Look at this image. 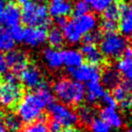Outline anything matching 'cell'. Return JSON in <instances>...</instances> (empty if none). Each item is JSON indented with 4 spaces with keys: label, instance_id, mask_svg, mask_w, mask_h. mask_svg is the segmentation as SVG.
Masks as SVG:
<instances>
[{
    "label": "cell",
    "instance_id": "1",
    "mask_svg": "<svg viewBox=\"0 0 132 132\" xmlns=\"http://www.w3.org/2000/svg\"><path fill=\"white\" fill-rule=\"evenodd\" d=\"M52 92L63 104L78 105L85 99L86 89L83 84L72 79L59 78L53 84Z\"/></svg>",
    "mask_w": 132,
    "mask_h": 132
},
{
    "label": "cell",
    "instance_id": "2",
    "mask_svg": "<svg viewBox=\"0 0 132 132\" xmlns=\"http://www.w3.org/2000/svg\"><path fill=\"white\" fill-rule=\"evenodd\" d=\"M46 106L44 99L36 91L28 92L22 95L16 106V116L26 125L39 121L44 117L43 112Z\"/></svg>",
    "mask_w": 132,
    "mask_h": 132
},
{
    "label": "cell",
    "instance_id": "3",
    "mask_svg": "<svg viewBox=\"0 0 132 132\" xmlns=\"http://www.w3.org/2000/svg\"><path fill=\"white\" fill-rule=\"evenodd\" d=\"M20 21L27 27H44L45 29L51 23L47 7L29 0L20 9Z\"/></svg>",
    "mask_w": 132,
    "mask_h": 132
},
{
    "label": "cell",
    "instance_id": "4",
    "mask_svg": "<svg viewBox=\"0 0 132 132\" xmlns=\"http://www.w3.org/2000/svg\"><path fill=\"white\" fill-rule=\"evenodd\" d=\"M127 46V40L122 35L117 33L105 34L99 42V50L102 56L109 59H118L122 56Z\"/></svg>",
    "mask_w": 132,
    "mask_h": 132
},
{
    "label": "cell",
    "instance_id": "5",
    "mask_svg": "<svg viewBox=\"0 0 132 132\" xmlns=\"http://www.w3.org/2000/svg\"><path fill=\"white\" fill-rule=\"evenodd\" d=\"M48 112L52 121H57L63 127H73L78 122V117L75 111L61 102H53L48 106Z\"/></svg>",
    "mask_w": 132,
    "mask_h": 132
},
{
    "label": "cell",
    "instance_id": "6",
    "mask_svg": "<svg viewBox=\"0 0 132 132\" xmlns=\"http://www.w3.org/2000/svg\"><path fill=\"white\" fill-rule=\"evenodd\" d=\"M67 71L72 80L79 82L81 84L98 81L100 79V70L97 66L91 65L89 63L82 64L77 68L67 69Z\"/></svg>",
    "mask_w": 132,
    "mask_h": 132
},
{
    "label": "cell",
    "instance_id": "7",
    "mask_svg": "<svg viewBox=\"0 0 132 132\" xmlns=\"http://www.w3.org/2000/svg\"><path fill=\"white\" fill-rule=\"evenodd\" d=\"M22 95V89L18 83H0V104L5 108H12L18 105Z\"/></svg>",
    "mask_w": 132,
    "mask_h": 132
},
{
    "label": "cell",
    "instance_id": "8",
    "mask_svg": "<svg viewBox=\"0 0 132 132\" xmlns=\"http://www.w3.org/2000/svg\"><path fill=\"white\" fill-rule=\"evenodd\" d=\"M19 80L26 88L37 89L44 79L42 71L37 66L27 65L25 69L19 72Z\"/></svg>",
    "mask_w": 132,
    "mask_h": 132
},
{
    "label": "cell",
    "instance_id": "9",
    "mask_svg": "<svg viewBox=\"0 0 132 132\" xmlns=\"http://www.w3.org/2000/svg\"><path fill=\"white\" fill-rule=\"evenodd\" d=\"M47 31L44 27H27L24 29L23 43L32 48L39 47L46 42Z\"/></svg>",
    "mask_w": 132,
    "mask_h": 132
},
{
    "label": "cell",
    "instance_id": "10",
    "mask_svg": "<svg viewBox=\"0 0 132 132\" xmlns=\"http://www.w3.org/2000/svg\"><path fill=\"white\" fill-rule=\"evenodd\" d=\"M70 21L71 22L74 29L82 37L85 34L95 30L97 26V18L94 14H90V13L83 15H79V16H74L73 19H71Z\"/></svg>",
    "mask_w": 132,
    "mask_h": 132
},
{
    "label": "cell",
    "instance_id": "11",
    "mask_svg": "<svg viewBox=\"0 0 132 132\" xmlns=\"http://www.w3.org/2000/svg\"><path fill=\"white\" fill-rule=\"evenodd\" d=\"M5 60L7 67L11 69L12 72L15 74L19 73L28 65V58L26 53L18 49H13L11 51L7 52V54L5 55Z\"/></svg>",
    "mask_w": 132,
    "mask_h": 132
},
{
    "label": "cell",
    "instance_id": "12",
    "mask_svg": "<svg viewBox=\"0 0 132 132\" xmlns=\"http://www.w3.org/2000/svg\"><path fill=\"white\" fill-rule=\"evenodd\" d=\"M20 21V8L15 3H8L5 5L1 22L4 25L11 28L13 26L19 24Z\"/></svg>",
    "mask_w": 132,
    "mask_h": 132
},
{
    "label": "cell",
    "instance_id": "13",
    "mask_svg": "<svg viewBox=\"0 0 132 132\" xmlns=\"http://www.w3.org/2000/svg\"><path fill=\"white\" fill-rule=\"evenodd\" d=\"M99 118L106 122L110 127L121 128L123 125V120L121 115L117 111L116 108L103 107L99 111Z\"/></svg>",
    "mask_w": 132,
    "mask_h": 132
},
{
    "label": "cell",
    "instance_id": "14",
    "mask_svg": "<svg viewBox=\"0 0 132 132\" xmlns=\"http://www.w3.org/2000/svg\"><path fill=\"white\" fill-rule=\"evenodd\" d=\"M43 58L45 65L51 70H58L63 66L62 52L56 48H44L43 51Z\"/></svg>",
    "mask_w": 132,
    "mask_h": 132
},
{
    "label": "cell",
    "instance_id": "15",
    "mask_svg": "<svg viewBox=\"0 0 132 132\" xmlns=\"http://www.w3.org/2000/svg\"><path fill=\"white\" fill-rule=\"evenodd\" d=\"M61 52L63 57V65H65L68 69L77 68L83 64L84 58L79 50L74 48H68Z\"/></svg>",
    "mask_w": 132,
    "mask_h": 132
},
{
    "label": "cell",
    "instance_id": "16",
    "mask_svg": "<svg viewBox=\"0 0 132 132\" xmlns=\"http://www.w3.org/2000/svg\"><path fill=\"white\" fill-rule=\"evenodd\" d=\"M86 95L85 99L90 104H94L97 100H100L104 94H105V88L102 86V84L99 81L90 82L87 84L86 87Z\"/></svg>",
    "mask_w": 132,
    "mask_h": 132
},
{
    "label": "cell",
    "instance_id": "17",
    "mask_svg": "<svg viewBox=\"0 0 132 132\" xmlns=\"http://www.w3.org/2000/svg\"><path fill=\"white\" fill-rule=\"evenodd\" d=\"M100 79L102 86L107 89L113 90L121 84V74L114 68H106L100 73Z\"/></svg>",
    "mask_w": 132,
    "mask_h": 132
},
{
    "label": "cell",
    "instance_id": "18",
    "mask_svg": "<svg viewBox=\"0 0 132 132\" xmlns=\"http://www.w3.org/2000/svg\"><path fill=\"white\" fill-rule=\"evenodd\" d=\"M49 15L56 18H66L72 11V5L69 1H52L47 8Z\"/></svg>",
    "mask_w": 132,
    "mask_h": 132
},
{
    "label": "cell",
    "instance_id": "19",
    "mask_svg": "<svg viewBox=\"0 0 132 132\" xmlns=\"http://www.w3.org/2000/svg\"><path fill=\"white\" fill-rule=\"evenodd\" d=\"M120 22L118 28L120 29L121 35L123 37H131L132 36V2L128 3V6L125 11L121 14Z\"/></svg>",
    "mask_w": 132,
    "mask_h": 132
},
{
    "label": "cell",
    "instance_id": "20",
    "mask_svg": "<svg viewBox=\"0 0 132 132\" xmlns=\"http://www.w3.org/2000/svg\"><path fill=\"white\" fill-rule=\"evenodd\" d=\"M80 52L83 58L86 59V61L91 65L97 66L103 61L101 52L95 44H83Z\"/></svg>",
    "mask_w": 132,
    "mask_h": 132
},
{
    "label": "cell",
    "instance_id": "21",
    "mask_svg": "<svg viewBox=\"0 0 132 132\" xmlns=\"http://www.w3.org/2000/svg\"><path fill=\"white\" fill-rule=\"evenodd\" d=\"M15 43L5 27L0 25V52H9L15 49Z\"/></svg>",
    "mask_w": 132,
    "mask_h": 132
},
{
    "label": "cell",
    "instance_id": "22",
    "mask_svg": "<svg viewBox=\"0 0 132 132\" xmlns=\"http://www.w3.org/2000/svg\"><path fill=\"white\" fill-rule=\"evenodd\" d=\"M46 40L50 45V47L56 48V49L58 47H61L65 43V39H64L62 30H60L58 27L51 28L47 32Z\"/></svg>",
    "mask_w": 132,
    "mask_h": 132
},
{
    "label": "cell",
    "instance_id": "23",
    "mask_svg": "<svg viewBox=\"0 0 132 132\" xmlns=\"http://www.w3.org/2000/svg\"><path fill=\"white\" fill-rule=\"evenodd\" d=\"M4 125L8 132H19L22 127V121L16 114L9 113L4 119Z\"/></svg>",
    "mask_w": 132,
    "mask_h": 132
},
{
    "label": "cell",
    "instance_id": "24",
    "mask_svg": "<svg viewBox=\"0 0 132 132\" xmlns=\"http://www.w3.org/2000/svg\"><path fill=\"white\" fill-rule=\"evenodd\" d=\"M76 113L78 121H80L83 125H89L91 123V121L95 118V112L91 106H86V105L81 106Z\"/></svg>",
    "mask_w": 132,
    "mask_h": 132
},
{
    "label": "cell",
    "instance_id": "25",
    "mask_svg": "<svg viewBox=\"0 0 132 132\" xmlns=\"http://www.w3.org/2000/svg\"><path fill=\"white\" fill-rule=\"evenodd\" d=\"M116 70L123 75L126 80L132 81V59L122 58L117 63Z\"/></svg>",
    "mask_w": 132,
    "mask_h": 132
},
{
    "label": "cell",
    "instance_id": "26",
    "mask_svg": "<svg viewBox=\"0 0 132 132\" xmlns=\"http://www.w3.org/2000/svg\"><path fill=\"white\" fill-rule=\"evenodd\" d=\"M102 16L104 20L117 22L121 18V12L118 8L117 3H112L102 12Z\"/></svg>",
    "mask_w": 132,
    "mask_h": 132
},
{
    "label": "cell",
    "instance_id": "27",
    "mask_svg": "<svg viewBox=\"0 0 132 132\" xmlns=\"http://www.w3.org/2000/svg\"><path fill=\"white\" fill-rule=\"evenodd\" d=\"M22 132H48V126L45 122V117L27 125L22 129Z\"/></svg>",
    "mask_w": 132,
    "mask_h": 132
},
{
    "label": "cell",
    "instance_id": "28",
    "mask_svg": "<svg viewBox=\"0 0 132 132\" xmlns=\"http://www.w3.org/2000/svg\"><path fill=\"white\" fill-rule=\"evenodd\" d=\"M89 126L92 132H111V127L100 118H95Z\"/></svg>",
    "mask_w": 132,
    "mask_h": 132
},
{
    "label": "cell",
    "instance_id": "29",
    "mask_svg": "<svg viewBox=\"0 0 132 132\" xmlns=\"http://www.w3.org/2000/svg\"><path fill=\"white\" fill-rule=\"evenodd\" d=\"M131 95H132V94L127 92L121 84L119 85V86H117L116 88H114L113 91H112V96H113L114 99L117 101V103L122 102L123 100L127 99L129 96H131Z\"/></svg>",
    "mask_w": 132,
    "mask_h": 132
},
{
    "label": "cell",
    "instance_id": "30",
    "mask_svg": "<svg viewBox=\"0 0 132 132\" xmlns=\"http://www.w3.org/2000/svg\"><path fill=\"white\" fill-rule=\"evenodd\" d=\"M101 38H102L101 33L98 30H94V31H91V32L83 35L81 40L83 42L84 44H95H95L100 42Z\"/></svg>",
    "mask_w": 132,
    "mask_h": 132
},
{
    "label": "cell",
    "instance_id": "31",
    "mask_svg": "<svg viewBox=\"0 0 132 132\" xmlns=\"http://www.w3.org/2000/svg\"><path fill=\"white\" fill-rule=\"evenodd\" d=\"M90 9H91V7L88 3H86L84 1H81V0H78L72 6V11L71 12L73 13L74 16H79V15L88 14Z\"/></svg>",
    "mask_w": 132,
    "mask_h": 132
},
{
    "label": "cell",
    "instance_id": "32",
    "mask_svg": "<svg viewBox=\"0 0 132 132\" xmlns=\"http://www.w3.org/2000/svg\"><path fill=\"white\" fill-rule=\"evenodd\" d=\"M9 33L11 35L12 39L14 40L15 43H21L23 42V37H24V28L20 26L19 24L15 25L9 28Z\"/></svg>",
    "mask_w": 132,
    "mask_h": 132
},
{
    "label": "cell",
    "instance_id": "33",
    "mask_svg": "<svg viewBox=\"0 0 132 132\" xmlns=\"http://www.w3.org/2000/svg\"><path fill=\"white\" fill-rule=\"evenodd\" d=\"M114 0H91L90 7L96 13H102L109 5L113 3Z\"/></svg>",
    "mask_w": 132,
    "mask_h": 132
},
{
    "label": "cell",
    "instance_id": "34",
    "mask_svg": "<svg viewBox=\"0 0 132 132\" xmlns=\"http://www.w3.org/2000/svg\"><path fill=\"white\" fill-rule=\"evenodd\" d=\"M101 29L105 32V34L115 33L116 30L118 29V23L110 20H103V22L101 23Z\"/></svg>",
    "mask_w": 132,
    "mask_h": 132
},
{
    "label": "cell",
    "instance_id": "35",
    "mask_svg": "<svg viewBox=\"0 0 132 132\" xmlns=\"http://www.w3.org/2000/svg\"><path fill=\"white\" fill-rule=\"evenodd\" d=\"M100 100L103 103L104 107H110V108H116L117 107V101L114 99L112 95L108 94V93H105Z\"/></svg>",
    "mask_w": 132,
    "mask_h": 132
},
{
    "label": "cell",
    "instance_id": "36",
    "mask_svg": "<svg viewBox=\"0 0 132 132\" xmlns=\"http://www.w3.org/2000/svg\"><path fill=\"white\" fill-rule=\"evenodd\" d=\"M4 82L9 84H15L18 83V76L14 72H5L4 73Z\"/></svg>",
    "mask_w": 132,
    "mask_h": 132
},
{
    "label": "cell",
    "instance_id": "37",
    "mask_svg": "<svg viewBox=\"0 0 132 132\" xmlns=\"http://www.w3.org/2000/svg\"><path fill=\"white\" fill-rule=\"evenodd\" d=\"M120 107H121L122 110L125 111H129L132 109V95L129 96L127 99L123 100L122 102L120 103Z\"/></svg>",
    "mask_w": 132,
    "mask_h": 132
},
{
    "label": "cell",
    "instance_id": "38",
    "mask_svg": "<svg viewBox=\"0 0 132 132\" xmlns=\"http://www.w3.org/2000/svg\"><path fill=\"white\" fill-rule=\"evenodd\" d=\"M48 126V132H60L62 130V126L59 125L57 121H51L49 122V125H47Z\"/></svg>",
    "mask_w": 132,
    "mask_h": 132
},
{
    "label": "cell",
    "instance_id": "39",
    "mask_svg": "<svg viewBox=\"0 0 132 132\" xmlns=\"http://www.w3.org/2000/svg\"><path fill=\"white\" fill-rule=\"evenodd\" d=\"M7 64H6V60H5V56L3 53L0 52V74L5 73L7 71Z\"/></svg>",
    "mask_w": 132,
    "mask_h": 132
},
{
    "label": "cell",
    "instance_id": "40",
    "mask_svg": "<svg viewBox=\"0 0 132 132\" xmlns=\"http://www.w3.org/2000/svg\"><path fill=\"white\" fill-rule=\"evenodd\" d=\"M122 56L125 59H132V46H126L125 49L123 50Z\"/></svg>",
    "mask_w": 132,
    "mask_h": 132
},
{
    "label": "cell",
    "instance_id": "41",
    "mask_svg": "<svg viewBox=\"0 0 132 132\" xmlns=\"http://www.w3.org/2000/svg\"><path fill=\"white\" fill-rule=\"evenodd\" d=\"M67 22H68V20H67L66 18H56L55 19V23L56 25L58 26V28L59 27L63 28L67 24Z\"/></svg>",
    "mask_w": 132,
    "mask_h": 132
},
{
    "label": "cell",
    "instance_id": "42",
    "mask_svg": "<svg viewBox=\"0 0 132 132\" xmlns=\"http://www.w3.org/2000/svg\"><path fill=\"white\" fill-rule=\"evenodd\" d=\"M121 85L126 90V91H127V92L132 94V81H129V80H126V79H125Z\"/></svg>",
    "mask_w": 132,
    "mask_h": 132
},
{
    "label": "cell",
    "instance_id": "43",
    "mask_svg": "<svg viewBox=\"0 0 132 132\" xmlns=\"http://www.w3.org/2000/svg\"><path fill=\"white\" fill-rule=\"evenodd\" d=\"M5 2L4 0H0V22L2 20V16H3V13L4 10H5Z\"/></svg>",
    "mask_w": 132,
    "mask_h": 132
},
{
    "label": "cell",
    "instance_id": "44",
    "mask_svg": "<svg viewBox=\"0 0 132 132\" xmlns=\"http://www.w3.org/2000/svg\"><path fill=\"white\" fill-rule=\"evenodd\" d=\"M60 132H79L77 129L73 128V127H69V128H65L63 129V130H61Z\"/></svg>",
    "mask_w": 132,
    "mask_h": 132
},
{
    "label": "cell",
    "instance_id": "45",
    "mask_svg": "<svg viewBox=\"0 0 132 132\" xmlns=\"http://www.w3.org/2000/svg\"><path fill=\"white\" fill-rule=\"evenodd\" d=\"M0 132H8L6 127H5V125L3 123H0Z\"/></svg>",
    "mask_w": 132,
    "mask_h": 132
},
{
    "label": "cell",
    "instance_id": "46",
    "mask_svg": "<svg viewBox=\"0 0 132 132\" xmlns=\"http://www.w3.org/2000/svg\"><path fill=\"white\" fill-rule=\"evenodd\" d=\"M18 1H19V2L20 4H22V5H23V4L26 3V2L28 1V0H18Z\"/></svg>",
    "mask_w": 132,
    "mask_h": 132
},
{
    "label": "cell",
    "instance_id": "47",
    "mask_svg": "<svg viewBox=\"0 0 132 132\" xmlns=\"http://www.w3.org/2000/svg\"><path fill=\"white\" fill-rule=\"evenodd\" d=\"M31 1H33V2H36V3H42V2H44V0H31Z\"/></svg>",
    "mask_w": 132,
    "mask_h": 132
},
{
    "label": "cell",
    "instance_id": "48",
    "mask_svg": "<svg viewBox=\"0 0 132 132\" xmlns=\"http://www.w3.org/2000/svg\"><path fill=\"white\" fill-rule=\"evenodd\" d=\"M2 119H3V115L0 112V123H1V121H2Z\"/></svg>",
    "mask_w": 132,
    "mask_h": 132
},
{
    "label": "cell",
    "instance_id": "49",
    "mask_svg": "<svg viewBox=\"0 0 132 132\" xmlns=\"http://www.w3.org/2000/svg\"><path fill=\"white\" fill-rule=\"evenodd\" d=\"M81 1H84L86 3H88L89 5H90V2H91V0H81Z\"/></svg>",
    "mask_w": 132,
    "mask_h": 132
},
{
    "label": "cell",
    "instance_id": "50",
    "mask_svg": "<svg viewBox=\"0 0 132 132\" xmlns=\"http://www.w3.org/2000/svg\"><path fill=\"white\" fill-rule=\"evenodd\" d=\"M125 132H132V127H130V128H128L127 129V130H126V131Z\"/></svg>",
    "mask_w": 132,
    "mask_h": 132
},
{
    "label": "cell",
    "instance_id": "51",
    "mask_svg": "<svg viewBox=\"0 0 132 132\" xmlns=\"http://www.w3.org/2000/svg\"><path fill=\"white\" fill-rule=\"evenodd\" d=\"M52 1H68V0H52Z\"/></svg>",
    "mask_w": 132,
    "mask_h": 132
},
{
    "label": "cell",
    "instance_id": "52",
    "mask_svg": "<svg viewBox=\"0 0 132 132\" xmlns=\"http://www.w3.org/2000/svg\"><path fill=\"white\" fill-rule=\"evenodd\" d=\"M10 1H13V0H10Z\"/></svg>",
    "mask_w": 132,
    "mask_h": 132
}]
</instances>
